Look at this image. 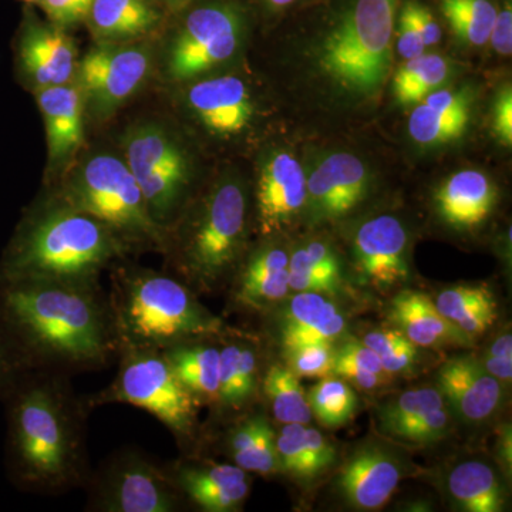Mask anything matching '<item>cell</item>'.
<instances>
[{
  "label": "cell",
  "mask_w": 512,
  "mask_h": 512,
  "mask_svg": "<svg viewBox=\"0 0 512 512\" xmlns=\"http://www.w3.org/2000/svg\"><path fill=\"white\" fill-rule=\"evenodd\" d=\"M0 322L30 369L97 370L120 355L100 284L0 282Z\"/></svg>",
  "instance_id": "6da1fadb"
},
{
  "label": "cell",
  "mask_w": 512,
  "mask_h": 512,
  "mask_svg": "<svg viewBox=\"0 0 512 512\" xmlns=\"http://www.w3.org/2000/svg\"><path fill=\"white\" fill-rule=\"evenodd\" d=\"M8 396L6 458L13 484L29 493L59 495L89 480L84 397L67 373L28 369Z\"/></svg>",
  "instance_id": "7a4b0ae2"
},
{
  "label": "cell",
  "mask_w": 512,
  "mask_h": 512,
  "mask_svg": "<svg viewBox=\"0 0 512 512\" xmlns=\"http://www.w3.org/2000/svg\"><path fill=\"white\" fill-rule=\"evenodd\" d=\"M128 249L113 229L60 200L26 222L3 261L0 282L97 285Z\"/></svg>",
  "instance_id": "3957f363"
},
{
  "label": "cell",
  "mask_w": 512,
  "mask_h": 512,
  "mask_svg": "<svg viewBox=\"0 0 512 512\" xmlns=\"http://www.w3.org/2000/svg\"><path fill=\"white\" fill-rule=\"evenodd\" d=\"M107 301L123 350H163L224 335V322L174 276L114 264Z\"/></svg>",
  "instance_id": "277c9868"
},
{
  "label": "cell",
  "mask_w": 512,
  "mask_h": 512,
  "mask_svg": "<svg viewBox=\"0 0 512 512\" xmlns=\"http://www.w3.org/2000/svg\"><path fill=\"white\" fill-rule=\"evenodd\" d=\"M399 0H348L319 47V66L339 87L357 96L382 89L392 64Z\"/></svg>",
  "instance_id": "5b68a950"
},
{
  "label": "cell",
  "mask_w": 512,
  "mask_h": 512,
  "mask_svg": "<svg viewBox=\"0 0 512 512\" xmlns=\"http://www.w3.org/2000/svg\"><path fill=\"white\" fill-rule=\"evenodd\" d=\"M247 195L235 181L218 184L178 244L177 271L192 291L212 292L238 265L247 231Z\"/></svg>",
  "instance_id": "8992f818"
},
{
  "label": "cell",
  "mask_w": 512,
  "mask_h": 512,
  "mask_svg": "<svg viewBox=\"0 0 512 512\" xmlns=\"http://www.w3.org/2000/svg\"><path fill=\"white\" fill-rule=\"evenodd\" d=\"M119 373L101 392L84 397L87 407L130 404L153 414L173 433L178 444L194 443L200 403L175 375L160 350H123Z\"/></svg>",
  "instance_id": "52a82bcc"
},
{
  "label": "cell",
  "mask_w": 512,
  "mask_h": 512,
  "mask_svg": "<svg viewBox=\"0 0 512 512\" xmlns=\"http://www.w3.org/2000/svg\"><path fill=\"white\" fill-rule=\"evenodd\" d=\"M60 200L106 224L128 247L165 245V232L151 218L136 178L120 158H90L67 181Z\"/></svg>",
  "instance_id": "ba28073f"
},
{
  "label": "cell",
  "mask_w": 512,
  "mask_h": 512,
  "mask_svg": "<svg viewBox=\"0 0 512 512\" xmlns=\"http://www.w3.org/2000/svg\"><path fill=\"white\" fill-rule=\"evenodd\" d=\"M84 485L89 511L175 512L184 500L168 467L138 448L111 454Z\"/></svg>",
  "instance_id": "9c48e42d"
},
{
  "label": "cell",
  "mask_w": 512,
  "mask_h": 512,
  "mask_svg": "<svg viewBox=\"0 0 512 512\" xmlns=\"http://www.w3.org/2000/svg\"><path fill=\"white\" fill-rule=\"evenodd\" d=\"M126 158L151 218L165 232V227L177 214L190 181V168L183 150L163 128L150 124L128 134Z\"/></svg>",
  "instance_id": "30bf717a"
},
{
  "label": "cell",
  "mask_w": 512,
  "mask_h": 512,
  "mask_svg": "<svg viewBox=\"0 0 512 512\" xmlns=\"http://www.w3.org/2000/svg\"><path fill=\"white\" fill-rule=\"evenodd\" d=\"M241 12L232 5L192 10L168 52V73L175 80L200 76L235 55L241 43Z\"/></svg>",
  "instance_id": "8fae6325"
},
{
  "label": "cell",
  "mask_w": 512,
  "mask_h": 512,
  "mask_svg": "<svg viewBox=\"0 0 512 512\" xmlns=\"http://www.w3.org/2000/svg\"><path fill=\"white\" fill-rule=\"evenodd\" d=\"M150 56L140 47H97L80 63V83L94 110L109 113L146 80Z\"/></svg>",
  "instance_id": "7c38bea8"
},
{
  "label": "cell",
  "mask_w": 512,
  "mask_h": 512,
  "mask_svg": "<svg viewBox=\"0 0 512 512\" xmlns=\"http://www.w3.org/2000/svg\"><path fill=\"white\" fill-rule=\"evenodd\" d=\"M406 471L393 448L370 441L357 447L339 468L336 490L356 510H380L396 493Z\"/></svg>",
  "instance_id": "4fadbf2b"
},
{
  "label": "cell",
  "mask_w": 512,
  "mask_h": 512,
  "mask_svg": "<svg viewBox=\"0 0 512 512\" xmlns=\"http://www.w3.org/2000/svg\"><path fill=\"white\" fill-rule=\"evenodd\" d=\"M409 235L392 215H379L357 228L353 238V261L360 279L384 292L407 282L410 275Z\"/></svg>",
  "instance_id": "5bb4252c"
},
{
  "label": "cell",
  "mask_w": 512,
  "mask_h": 512,
  "mask_svg": "<svg viewBox=\"0 0 512 512\" xmlns=\"http://www.w3.org/2000/svg\"><path fill=\"white\" fill-rule=\"evenodd\" d=\"M308 200V175L292 154L276 153L266 160L256 188L258 224L271 237L291 227Z\"/></svg>",
  "instance_id": "9a60e30c"
},
{
  "label": "cell",
  "mask_w": 512,
  "mask_h": 512,
  "mask_svg": "<svg viewBox=\"0 0 512 512\" xmlns=\"http://www.w3.org/2000/svg\"><path fill=\"white\" fill-rule=\"evenodd\" d=\"M184 498L207 512L241 510L251 490L248 471L232 464L200 463L185 458L168 467Z\"/></svg>",
  "instance_id": "2e32d148"
},
{
  "label": "cell",
  "mask_w": 512,
  "mask_h": 512,
  "mask_svg": "<svg viewBox=\"0 0 512 512\" xmlns=\"http://www.w3.org/2000/svg\"><path fill=\"white\" fill-rule=\"evenodd\" d=\"M436 382L446 403L468 423L490 419L503 402V384L473 356L451 357L440 366Z\"/></svg>",
  "instance_id": "e0dca14e"
},
{
  "label": "cell",
  "mask_w": 512,
  "mask_h": 512,
  "mask_svg": "<svg viewBox=\"0 0 512 512\" xmlns=\"http://www.w3.org/2000/svg\"><path fill=\"white\" fill-rule=\"evenodd\" d=\"M369 173L359 157L335 153L308 177V200L319 220H336L365 200Z\"/></svg>",
  "instance_id": "ac0fdd59"
},
{
  "label": "cell",
  "mask_w": 512,
  "mask_h": 512,
  "mask_svg": "<svg viewBox=\"0 0 512 512\" xmlns=\"http://www.w3.org/2000/svg\"><path fill=\"white\" fill-rule=\"evenodd\" d=\"M348 329L345 315L322 293L296 292L278 319V336L284 352L306 343H335Z\"/></svg>",
  "instance_id": "d6986e66"
},
{
  "label": "cell",
  "mask_w": 512,
  "mask_h": 512,
  "mask_svg": "<svg viewBox=\"0 0 512 512\" xmlns=\"http://www.w3.org/2000/svg\"><path fill=\"white\" fill-rule=\"evenodd\" d=\"M188 104L208 130L221 136L241 133L254 116L247 84L235 76L194 84L188 92Z\"/></svg>",
  "instance_id": "ffe728a7"
},
{
  "label": "cell",
  "mask_w": 512,
  "mask_h": 512,
  "mask_svg": "<svg viewBox=\"0 0 512 512\" xmlns=\"http://www.w3.org/2000/svg\"><path fill=\"white\" fill-rule=\"evenodd\" d=\"M289 254L281 247H264L241 265L231 301L239 309L268 312L288 298Z\"/></svg>",
  "instance_id": "44dd1931"
},
{
  "label": "cell",
  "mask_w": 512,
  "mask_h": 512,
  "mask_svg": "<svg viewBox=\"0 0 512 512\" xmlns=\"http://www.w3.org/2000/svg\"><path fill=\"white\" fill-rule=\"evenodd\" d=\"M389 318L396 329L417 348H441L446 345H473V339L457 329L424 293L402 291L389 305Z\"/></svg>",
  "instance_id": "7402d4cb"
},
{
  "label": "cell",
  "mask_w": 512,
  "mask_h": 512,
  "mask_svg": "<svg viewBox=\"0 0 512 512\" xmlns=\"http://www.w3.org/2000/svg\"><path fill=\"white\" fill-rule=\"evenodd\" d=\"M497 204V187L487 174L463 170L447 178L436 192L441 220L456 229H473L483 224Z\"/></svg>",
  "instance_id": "603a6c76"
},
{
  "label": "cell",
  "mask_w": 512,
  "mask_h": 512,
  "mask_svg": "<svg viewBox=\"0 0 512 512\" xmlns=\"http://www.w3.org/2000/svg\"><path fill=\"white\" fill-rule=\"evenodd\" d=\"M470 123V97L457 90H434L417 103L409 119V133L421 146L457 140Z\"/></svg>",
  "instance_id": "cb8c5ba5"
},
{
  "label": "cell",
  "mask_w": 512,
  "mask_h": 512,
  "mask_svg": "<svg viewBox=\"0 0 512 512\" xmlns=\"http://www.w3.org/2000/svg\"><path fill=\"white\" fill-rule=\"evenodd\" d=\"M26 74L40 89L67 84L76 67V50L62 30L32 26L20 43Z\"/></svg>",
  "instance_id": "d4e9b609"
},
{
  "label": "cell",
  "mask_w": 512,
  "mask_h": 512,
  "mask_svg": "<svg viewBox=\"0 0 512 512\" xmlns=\"http://www.w3.org/2000/svg\"><path fill=\"white\" fill-rule=\"evenodd\" d=\"M37 99L45 120L50 158L62 160L82 143V96L76 87L60 84L43 87Z\"/></svg>",
  "instance_id": "484cf974"
},
{
  "label": "cell",
  "mask_w": 512,
  "mask_h": 512,
  "mask_svg": "<svg viewBox=\"0 0 512 512\" xmlns=\"http://www.w3.org/2000/svg\"><path fill=\"white\" fill-rule=\"evenodd\" d=\"M175 375L200 406H217L220 390V346L211 339L191 340L163 350Z\"/></svg>",
  "instance_id": "4316f807"
},
{
  "label": "cell",
  "mask_w": 512,
  "mask_h": 512,
  "mask_svg": "<svg viewBox=\"0 0 512 512\" xmlns=\"http://www.w3.org/2000/svg\"><path fill=\"white\" fill-rule=\"evenodd\" d=\"M259 384V359L254 346L238 339L225 342L220 348L218 409L229 413L247 409L258 393Z\"/></svg>",
  "instance_id": "83f0119b"
},
{
  "label": "cell",
  "mask_w": 512,
  "mask_h": 512,
  "mask_svg": "<svg viewBox=\"0 0 512 512\" xmlns=\"http://www.w3.org/2000/svg\"><path fill=\"white\" fill-rule=\"evenodd\" d=\"M87 18L104 42H124L156 28L158 12L148 0H93Z\"/></svg>",
  "instance_id": "f1b7e54d"
},
{
  "label": "cell",
  "mask_w": 512,
  "mask_h": 512,
  "mask_svg": "<svg viewBox=\"0 0 512 512\" xmlns=\"http://www.w3.org/2000/svg\"><path fill=\"white\" fill-rule=\"evenodd\" d=\"M276 431L264 414L244 417L228 434V453L235 466L248 473L271 476L279 473Z\"/></svg>",
  "instance_id": "f546056e"
},
{
  "label": "cell",
  "mask_w": 512,
  "mask_h": 512,
  "mask_svg": "<svg viewBox=\"0 0 512 512\" xmlns=\"http://www.w3.org/2000/svg\"><path fill=\"white\" fill-rule=\"evenodd\" d=\"M447 490L457 507L467 512H498L505 504L500 477L481 460L461 461L451 468Z\"/></svg>",
  "instance_id": "4dcf8cb0"
},
{
  "label": "cell",
  "mask_w": 512,
  "mask_h": 512,
  "mask_svg": "<svg viewBox=\"0 0 512 512\" xmlns=\"http://www.w3.org/2000/svg\"><path fill=\"white\" fill-rule=\"evenodd\" d=\"M437 311L471 339L493 328L498 305L485 286L458 285L441 291L433 299Z\"/></svg>",
  "instance_id": "1f68e13d"
},
{
  "label": "cell",
  "mask_w": 512,
  "mask_h": 512,
  "mask_svg": "<svg viewBox=\"0 0 512 512\" xmlns=\"http://www.w3.org/2000/svg\"><path fill=\"white\" fill-rule=\"evenodd\" d=\"M342 284V268L338 256L325 242H308L289 256L291 291L336 296L342 291Z\"/></svg>",
  "instance_id": "d6a6232c"
},
{
  "label": "cell",
  "mask_w": 512,
  "mask_h": 512,
  "mask_svg": "<svg viewBox=\"0 0 512 512\" xmlns=\"http://www.w3.org/2000/svg\"><path fill=\"white\" fill-rule=\"evenodd\" d=\"M261 389L276 421L282 424L311 423L308 396L299 382V377L288 365L275 363L269 367L262 377Z\"/></svg>",
  "instance_id": "836d02e7"
},
{
  "label": "cell",
  "mask_w": 512,
  "mask_h": 512,
  "mask_svg": "<svg viewBox=\"0 0 512 512\" xmlns=\"http://www.w3.org/2000/svg\"><path fill=\"white\" fill-rule=\"evenodd\" d=\"M447 59L423 55L407 60L394 76V96L402 106H413L443 86L450 76Z\"/></svg>",
  "instance_id": "e575fe53"
},
{
  "label": "cell",
  "mask_w": 512,
  "mask_h": 512,
  "mask_svg": "<svg viewBox=\"0 0 512 512\" xmlns=\"http://www.w3.org/2000/svg\"><path fill=\"white\" fill-rule=\"evenodd\" d=\"M309 409L326 429H339L355 417L359 400L352 384L340 377H322L308 393Z\"/></svg>",
  "instance_id": "d590c367"
},
{
  "label": "cell",
  "mask_w": 512,
  "mask_h": 512,
  "mask_svg": "<svg viewBox=\"0 0 512 512\" xmlns=\"http://www.w3.org/2000/svg\"><path fill=\"white\" fill-rule=\"evenodd\" d=\"M440 8L458 39L471 46L488 43L498 12L491 0H440Z\"/></svg>",
  "instance_id": "8d00e7d4"
},
{
  "label": "cell",
  "mask_w": 512,
  "mask_h": 512,
  "mask_svg": "<svg viewBox=\"0 0 512 512\" xmlns=\"http://www.w3.org/2000/svg\"><path fill=\"white\" fill-rule=\"evenodd\" d=\"M443 404H446V400L436 387L406 390L383 404L379 412L380 430L396 439L404 429L413 426Z\"/></svg>",
  "instance_id": "74e56055"
},
{
  "label": "cell",
  "mask_w": 512,
  "mask_h": 512,
  "mask_svg": "<svg viewBox=\"0 0 512 512\" xmlns=\"http://www.w3.org/2000/svg\"><path fill=\"white\" fill-rule=\"evenodd\" d=\"M305 427L306 424H284V427L275 436L279 473L286 474L302 483L315 480L305 446Z\"/></svg>",
  "instance_id": "f35d334b"
},
{
  "label": "cell",
  "mask_w": 512,
  "mask_h": 512,
  "mask_svg": "<svg viewBox=\"0 0 512 512\" xmlns=\"http://www.w3.org/2000/svg\"><path fill=\"white\" fill-rule=\"evenodd\" d=\"M289 369L298 377H326L332 375L333 343L318 342L296 346L285 352Z\"/></svg>",
  "instance_id": "ab89813d"
},
{
  "label": "cell",
  "mask_w": 512,
  "mask_h": 512,
  "mask_svg": "<svg viewBox=\"0 0 512 512\" xmlns=\"http://www.w3.org/2000/svg\"><path fill=\"white\" fill-rule=\"evenodd\" d=\"M450 427L451 417L446 403L424 416L413 426L404 429L396 439L404 441V443L427 446V444L439 443L446 439L450 433Z\"/></svg>",
  "instance_id": "60d3db41"
},
{
  "label": "cell",
  "mask_w": 512,
  "mask_h": 512,
  "mask_svg": "<svg viewBox=\"0 0 512 512\" xmlns=\"http://www.w3.org/2000/svg\"><path fill=\"white\" fill-rule=\"evenodd\" d=\"M484 369L501 384H510L512 379V336L510 330H504L485 350Z\"/></svg>",
  "instance_id": "b9f144b4"
},
{
  "label": "cell",
  "mask_w": 512,
  "mask_h": 512,
  "mask_svg": "<svg viewBox=\"0 0 512 512\" xmlns=\"http://www.w3.org/2000/svg\"><path fill=\"white\" fill-rule=\"evenodd\" d=\"M25 359L20 355L8 330L0 322V394H6L26 370Z\"/></svg>",
  "instance_id": "7bdbcfd3"
},
{
  "label": "cell",
  "mask_w": 512,
  "mask_h": 512,
  "mask_svg": "<svg viewBox=\"0 0 512 512\" xmlns=\"http://www.w3.org/2000/svg\"><path fill=\"white\" fill-rule=\"evenodd\" d=\"M305 446L313 478L322 476L336 463V448L332 441L326 439L319 430L309 427L308 424L305 427Z\"/></svg>",
  "instance_id": "ee69618b"
},
{
  "label": "cell",
  "mask_w": 512,
  "mask_h": 512,
  "mask_svg": "<svg viewBox=\"0 0 512 512\" xmlns=\"http://www.w3.org/2000/svg\"><path fill=\"white\" fill-rule=\"evenodd\" d=\"M397 26H399V32H397V52H399V55L406 60L423 55L426 52V45H424L423 37L417 29L406 3L400 10L399 25Z\"/></svg>",
  "instance_id": "f6af8a7d"
},
{
  "label": "cell",
  "mask_w": 512,
  "mask_h": 512,
  "mask_svg": "<svg viewBox=\"0 0 512 512\" xmlns=\"http://www.w3.org/2000/svg\"><path fill=\"white\" fill-rule=\"evenodd\" d=\"M40 5L53 22L66 26L87 18L93 0H40Z\"/></svg>",
  "instance_id": "bcb514c9"
},
{
  "label": "cell",
  "mask_w": 512,
  "mask_h": 512,
  "mask_svg": "<svg viewBox=\"0 0 512 512\" xmlns=\"http://www.w3.org/2000/svg\"><path fill=\"white\" fill-rule=\"evenodd\" d=\"M332 375L346 380L349 384H355L363 390L377 389L389 379L387 375H377V373L369 372V370L362 369L346 360L336 359L335 356H333Z\"/></svg>",
  "instance_id": "7dc6e473"
},
{
  "label": "cell",
  "mask_w": 512,
  "mask_h": 512,
  "mask_svg": "<svg viewBox=\"0 0 512 512\" xmlns=\"http://www.w3.org/2000/svg\"><path fill=\"white\" fill-rule=\"evenodd\" d=\"M493 128L498 140L504 146L512 144V90L511 86L503 87L494 103Z\"/></svg>",
  "instance_id": "c3c4849f"
},
{
  "label": "cell",
  "mask_w": 512,
  "mask_h": 512,
  "mask_svg": "<svg viewBox=\"0 0 512 512\" xmlns=\"http://www.w3.org/2000/svg\"><path fill=\"white\" fill-rule=\"evenodd\" d=\"M336 359L346 360L353 365L377 373V375H387L384 372L382 362L379 356L372 349L367 348L362 342H346L339 350H335ZM390 376V375H387Z\"/></svg>",
  "instance_id": "681fc988"
},
{
  "label": "cell",
  "mask_w": 512,
  "mask_h": 512,
  "mask_svg": "<svg viewBox=\"0 0 512 512\" xmlns=\"http://www.w3.org/2000/svg\"><path fill=\"white\" fill-rule=\"evenodd\" d=\"M406 6L410 10V15H412L421 37H423L424 45L426 47L436 46L441 40V28L433 13L417 0H407Z\"/></svg>",
  "instance_id": "f907efd6"
},
{
  "label": "cell",
  "mask_w": 512,
  "mask_h": 512,
  "mask_svg": "<svg viewBox=\"0 0 512 512\" xmlns=\"http://www.w3.org/2000/svg\"><path fill=\"white\" fill-rule=\"evenodd\" d=\"M495 52L503 56H510L512 52V10L511 3L507 2L504 8L497 12L490 40Z\"/></svg>",
  "instance_id": "816d5d0a"
},
{
  "label": "cell",
  "mask_w": 512,
  "mask_h": 512,
  "mask_svg": "<svg viewBox=\"0 0 512 512\" xmlns=\"http://www.w3.org/2000/svg\"><path fill=\"white\" fill-rule=\"evenodd\" d=\"M417 357H419L417 346L404 336L392 355L382 360L384 372L387 375H399V373L407 372L412 369Z\"/></svg>",
  "instance_id": "f5cc1de1"
},
{
  "label": "cell",
  "mask_w": 512,
  "mask_h": 512,
  "mask_svg": "<svg viewBox=\"0 0 512 512\" xmlns=\"http://www.w3.org/2000/svg\"><path fill=\"white\" fill-rule=\"evenodd\" d=\"M403 339L404 335L399 329H379L367 333L362 343L372 349L382 362L386 357L392 355Z\"/></svg>",
  "instance_id": "db71d44e"
},
{
  "label": "cell",
  "mask_w": 512,
  "mask_h": 512,
  "mask_svg": "<svg viewBox=\"0 0 512 512\" xmlns=\"http://www.w3.org/2000/svg\"><path fill=\"white\" fill-rule=\"evenodd\" d=\"M511 441V427L504 426L500 433V440H498L497 450L498 456H500L501 463H503L504 470L507 471L508 476L511 474L512 466Z\"/></svg>",
  "instance_id": "11a10c76"
},
{
  "label": "cell",
  "mask_w": 512,
  "mask_h": 512,
  "mask_svg": "<svg viewBox=\"0 0 512 512\" xmlns=\"http://www.w3.org/2000/svg\"><path fill=\"white\" fill-rule=\"evenodd\" d=\"M295 2H296V0H266V3H268V5L274 9L288 8V6H291L292 3H295Z\"/></svg>",
  "instance_id": "9f6ffc18"
},
{
  "label": "cell",
  "mask_w": 512,
  "mask_h": 512,
  "mask_svg": "<svg viewBox=\"0 0 512 512\" xmlns=\"http://www.w3.org/2000/svg\"><path fill=\"white\" fill-rule=\"evenodd\" d=\"M171 8H181V6L187 5V3L192 2V0H165Z\"/></svg>",
  "instance_id": "6f0895ef"
},
{
  "label": "cell",
  "mask_w": 512,
  "mask_h": 512,
  "mask_svg": "<svg viewBox=\"0 0 512 512\" xmlns=\"http://www.w3.org/2000/svg\"><path fill=\"white\" fill-rule=\"evenodd\" d=\"M28 2H37V3H40V0H28Z\"/></svg>",
  "instance_id": "680465c9"
}]
</instances>
